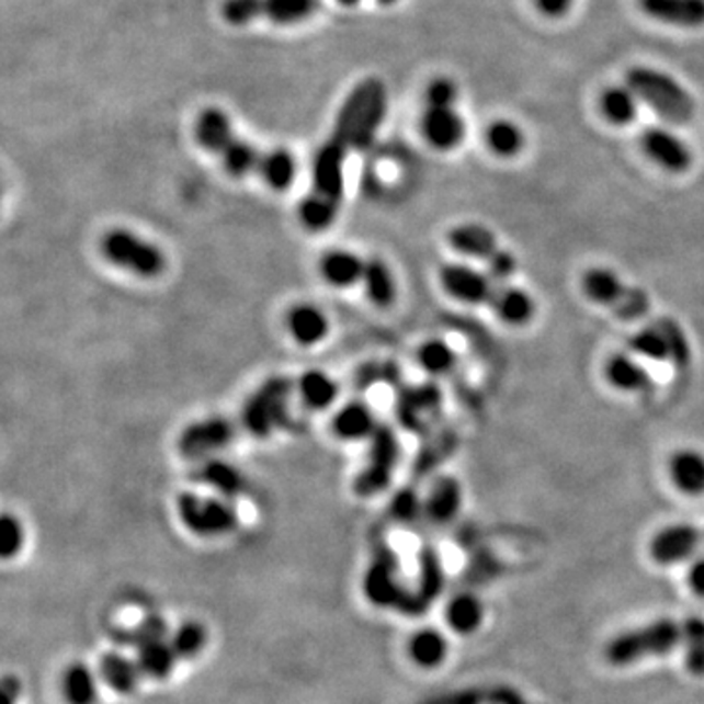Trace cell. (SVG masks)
Instances as JSON below:
<instances>
[{"instance_id":"obj_1","label":"cell","mask_w":704,"mask_h":704,"mask_svg":"<svg viewBox=\"0 0 704 704\" xmlns=\"http://www.w3.org/2000/svg\"><path fill=\"white\" fill-rule=\"evenodd\" d=\"M626 84L640 102L668 124L685 126L695 117V100L691 92L668 72L638 65L626 71Z\"/></svg>"},{"instance_id":"obj_2","label":"cell","mask_w":704,"mask_h":704,"mask_svg":"<svg viewBox=\"0 0 704 704\" xmlns=\"http://www.w3.org/2000/svg\"><path fill=\"white\" fill-rule=\"evenodd\" d=\"M681 641L683 628L669 618H659L648 626L618 634L606 644L605 658L611 666L624 668L650 656H663L678 648Z\"/></svg>"},{"instance_id":"obj_3","label":"cell","mask_w":704,"mask_h":704,"mask_svg":"<svg viewBox=\"0 0 704 704\" xmlns=\"http://www.w3.org/2000/svg\"><path fill=\"white\" fill-rule=\"evenodd\" d=\"M294 391L292 379L274 376L247 399L243 407V427L257 439H266L274 431L289 423V396Z\"/></svg>"},{"instance_id":"obj_4","label":"cell","mask_w":704,"mask_h":704,"mask_svg":"<svg viewBox=\"0 0 704 704\" xmlns=\"http://www.w3.org/2000/svg\"><path fill=\"white\" fill-rule=\"evenodd\" d=\"M100 251L117 269H124L141 279H157L167 269V257L159 247L122 227L110 229L102 237Z\"/></svg>"},{"instance_id":"obj_5","label":"cell","mask_w":704,"mask_h":704,"mask_svg":"<svg viewBox=\"0 0 704 704\" xmlns=\"http://www.w3.org/2000/svg\"><path fill=\"white\" fill-rule=\"evenodd\" d=\"M364 468L354 478V493L359 497H374L389 488L401 458V444L398 434L386 423H379L374 431Z\"/></svg>"},{"instance_id":"obj_6","label":"cell","mask_w":704,"mask_h":704,"mask_svg":"<svg viewBox=\"0 0 704 704\" xmlns=\"http://www.w3.org/2000/svg\"><path fill=\"white\" fill-rule=\"evenodd\" d=\"M181 523L190 533L204 538H216L234 533L239 526V513L229 499L202 497L194 491H184L177 499Z\"/></svg>"},{"instance_id":"obj_7","label":"cell","mask_w":704,"mask_h":704,"mask_svg":"<svg viewBox=\"0 0 704 704\" xmlns=\"http://www.w3.org/2000/svg\"><path fill=\"white\" fill-rule=\"evenodd\" d=\"M319 9L321 0H226L222 16L234 26H245L254 20L298 24L311 19Z\"/></svg>"},{"instance_id":"obj_8","label":"cell","mask_w":704,"mask_h":704,"mask_svg":"<svg viewBox=\"0 0 704 704\" xmlns=\"http://www.w3.org/2000/svg\"><path fill=\"white\" fill-rule=\"evenodd\" d=\"M443 401V389L433 382L404 386L396 396V417L409 433H429L441 417Z\"/></svg>"},{"instance_id":"obj_9","label":"cell","mask_w":704,"mask_h":704,"mask_svg":"<svg viewBox=\"0 0 704 704\" xmlns=\"http://www.w3.org/2000/svg\"><path fill=\"white\" fill-rule=\"evenodd\" d=\"M398 556L386 544H379L374 550L371 568L364 576V593L372 603L382 609L396 606L404 611L409 593L398 579Z\"/></svg>"},{"instance_id":"obj_10","label":"cell","mask_w":704,"mask_h":704,"mask_svg":"<svg viewBox=\"0 0 704 704\" xmlns=\"http://www.w3.org/2000/svg\"><path fill=\"white\" fill-rule=\"evenodd\" d=\"M351 151L349 145L337 137H329L327 144L317 151L314 161V194L326 200L333 208L341 209L344 196V161Z\"/></svg>"},{"instance_id":"obj_11","label":"cell","mask_w":704,"mask_h":704,"mask_svg":"<svg viewBox=\"0 0 704 704\" xmlns=\"http://www.w3.org/2000/svg\"><path fill=\"white\" fill-rule=\"evenodd\" d=\"M235 441V424L226 417H208L189 424L179 436V452L189 461H208Z\"/></svg>"},{"instance_id":"obj_12","label":"cell","mask_w":704,"mask_h":704,"mask_svg":"<svg viewBox=\"0 0 704 704\" xmlns=\"http://www.w3.org/2000/svg\"><path fill=\"white\" fill-rule=\"evenodd\" d=\"M439 281L451 298L468 306L489 304L496 292V284L488 272L478 271L462 262H448L439 272Z\"/></svg>"},{"instance_id":"obj_13","label":"cell","mask_w":704,"mask_h":704,"mask_svg":"<svg viewBox=\"0 0 704 704\" xmlns=\"http://www.w3.org/2000/svg\"><path fill=\"white\" fill-rule=\"evenodd\" d=\"M640 147L651 163L668 172H685L693 164L691 147L668 127H648L640 136Z\"/></svg>"},{"instance_id":"obj_14","label":"cell","mask_w":704,"mask_h":704,"mask_svg":"<svg viewBox=\"0 0 704 704\" xmlns=\"http://www.w3.org/2000/svg\"><path fill=\"white\" fill-rule=\"evenodd\" d=\"M421 134L436 151H452L464 141L466 124L456 106H424Z\"/></svg>"},{"instance_id":"obj_15","label":"cell","mask_w":704,"mask_h":704,"mask_svg":"<svg viewBox=\"0 0 704 704\" xmlns=\"http://www.w3.org/2000/svg\"><path fill=\"white\" fill-rule=\"evenodd\" d=\"M704 534L693 524H669L650 542V554L661 566H673L695 554Z\"/></svg>"},{"instance_id":"obj_16","label":"cell","mask_w":704,"mask_h":704,"mask_svg":"<svg viewBox=\"0 0 704 704\" xmlns=\"http://www.w3.org/2000/svg\"><path fill=\"white\" fill-rule=\"evenodd\" d=\"M644 16L675 27H703L704 0H636Z\"/></svg>"},{"instance_id":"obj_17","label":"cell","mask_w":704,"mask_h":704,"mask_svg":"<svg viewBox=\"0 0 704 704\" xmlns=\"http://www.w3.org/2000/svg\"><path fill=\"white\" fill-rule=\"evenodd\" d=\"M489 306L493 307L499 321L511 327L531 323L534 314H536V302L533 296L526 289L511 286V284L497 286Z\"/></svg>"},{"instance_id":"obj_18","label":"cell","mask_w":704,"mask_h":704,"mask_svg":"<svg viewBox=\"0 0 704 704\" xmlns=\"http://www.w3.org/2000/svg\"><path fill=\"white\" fill-rule=\"evenodd\" d=\"M671 484L685 496H704V454L695 448H679L669 456Z\"/></svg>"},{"instance_id":"obj_19","label":"cell","mask_w":704,"mask_h":704,"mask_svg":"<svg viewBox=\"0 0 704 704\" xmlns=\"http://www.w3.org/2000/svg\"><path fill=\"white\" fill-rule=\"evenodd\" d=\"M419 571H421L419 586H417L416 591H411V614L427 613V609L433 603L434 597L443 591V566H441L439 554L431 546H424L421 554H419Z\"/></svg>"},{"instance_id":"obj_20","label":"cell","mask_w":704,"mask_h":704,"mask_svg":"<svg viewBox=\"0 0 704 704\" xmlns=\"http://www.w3.org/2000/svg\"><path fill=\"white\" fill-rule=\"evenodd\" d=\"M446 239L456 253L476 261H488L499 249L496 234L481 224H461L452 227Z\"/></svg>"},{"instance_id":"obj_21","label":"cell","mask_w":704,"mask_h":704,"mask_svg":"<svg viewBox=\"0 0 704 704\" xmlns=\"http://www.w3.org/2000/svg\"><path fill=\"white\" fill-rule=\"evenodd\" d=\"M100 679L117 695H134L144 678L136 658H127L120 651H109L100 659Z\"/></svg>"},{"instance_id":"obj_22","label":"cell","mask_w":704,"mask_h":704,"mask_svg":"<svg viewBox=\"0 0 704 704\" xmlns=\"http://www.w3.org/2000/svg\"><path fill=\"white\" fill-rule=\"evenodd\" d=\"M603 376L614 389L624 394H638L651 386L648 368L626 352H616L605 362Z\"/></svg>"},{"instance_id":"obj_23","label":"cell","mask_w":704,"mask_h":704,"mask_svg":"<svg viewBox=\"0 0 704 704\" xmlns=\"http://www.w3.org/2000/svg\"><path fill=\"white\" fill-rule=\"evenodd\" d=\"M461 509V481L452 476L436 479L424 499V516L433 524H448L458 516Z\"/></svg>"},{"instance_id":"obj_24","label":"cell","mask_w":704,"mask_h":704,"mask_svg":"<svg viewBox=\"0 0 704 704\" xmlns=\"http://www.w3.org/2000/svg\"><path fill=\"white\" fill-rule=\"evenodd\" d=\"M194 478L206 484L212 489H216L224 499H235L243 496L249 489V481L245 478L243 472L235 468L234 464L219 458H208L202 462Z\"/></svg>"},{"instance_id":"obj_25","label":"cell","mask_w":704,"mask_h":704,"mask_svg":"<svg viewBox=\"0 0 704 704\" xmlns=\"http://www.w3.org/2000/svg\"><path fill=\"white\" fill-rule=\"evenodd\" d=\"M581 288L586 292L587 298L591 299L597 306L614 309L616 304L623 299L624 294H626L628 284H624L623 279L613 269L595 266V269H589L583 274Z\"/></svg>"},{"instance_id":"obj_26","label":"cell","mask_w":704,"mask_h":704,"mask_svg":"<svg viewBox=\"0 0 704 704\" xmlns=\"http://www.w3.org/2000/svg\"><path fill=\"white\" fill-rule=\"evenodd\" d=\"M364 269L366 261L349 251H329L319 262V271L323 279L334 288H351L359 284L364 279Z\"/></svg>"},{"instance_id":"obj_27","label":"cell","mask_w":704,"mask_h":704,"mask_svg":"<svg viewBox=\"0 0 704 704\" xmlns=\"http://www.w3.org/2000/svg\"><path fill=\"white\" fill-rule=\"evenodd\" d=\"M288 329L299 344L314 347L329 334V319L319 307L299 304L289 309Z\"/></svg>"},{"instance_id":"obj_28","label":"cell","mask_w":704,"mask_h":704,"mask_svg":"<svg viewBox=\"0 0 704 704\" xmlns=\"http://www.w3.org/2000/svg\"><path fill=\"white\" fill-rule=\"evenodd\" d=\"M378 424L371 407L362 401H352L334 416L333 433L343 441H364L371 439Z\"/></svg>"},{"instance_id":"obj_29","label":"cell","mask_w":704,"mask_h":704,"mask_svg":"<svg viewBox=\"0 0 704 704\" xmlns=\"http://www.w3.org/2000/svg\"><path fill=\"white\" fill-rule=\"evenodd\" d=\"M136 661L145 679L164 681L171 678L179 656L172 648L171 638H164L139 646L136 650Z\"/></svg>"},{"instance_id":"obj_30","label":"cell","mask_w":704,"mask_h":704,"mask_svg":"<svg viewBox=\"0 0 704 704\" xmlns=\"http://www.w3.org/2000/svg\"><path fill=\"white\" fill-rule=\"evenodd\" d=\"M640 100L628 84H613L601 94L599 109L609 124L616 127L631 126L638 117Z\"/></svg>"},{"instance_id":"obj_31","label":"cell","mask_w":704,"mask_h":704,"mask_svg":"<svg viewBox=\"0 0 704 704\" xmlns=\"http://www.w3.org/2000/svg\"><path fill=\"white\" fill-rule=\"evenodd\" d=\"M194 134H196L200 147H204L208 154L214 155H219L224 145L235 136L231 120L224 110L219 109L202 110L198 120H196Z\"/></svg>"},{"instance_id":"obj_32","label":"cell","mask_w":704,"mask_h":704,"mask_svg":"<svg viewBox=\"0 0 704 704\" xmlns=\"http://www.w3.org/2000/svg\"><path fill=\"white\" fill-rule=\"evenodd\" d=\"M64 696L67 704H96L99 703V678L87 663H72L65 671L61 681Z\"/></svg>"},{"instance_id":"obj_33","label":"cell","mask_w":704,"mask_h":704,"mask_svg":"<svg viewBox=\"0 0 704 704\" xmlns=\"http://www.w3.org/2000/svg\"><path fill=\"white\" fill-rule=\"evenodd\" d=\"M362 284L366 289V296L371 298L374 306L389 307L396 302L398 284H396V279L389 271L388 264L382 259H368L366 261Z\"/></svg>"},{"instance_id":"obj_34","label":"cell","mask_w":704,"mask_h":704,"mask_svg":"<svg viewBox=\"0 0 704 704\" xmlns=\"http://www.w3.org/2000/svg\"><path fill=\"white\" fill-rule=\"evenodd\" d=\"M219 157H222L227 172L235 179H241L253 171H261L264 154H261L253 144H249L243 137L234 136L224 145Z\"/></svg>"},{"instance_id":"obj_35","label":"cell","mask_w":704,"mask_h":704,"mask_svg":"<svg viewBox=\"0 0 704 704\" xmlns=\"http://www.w3.org/2000/svg\"><path fill=\"white\" fill-rule=\"evenodd\" d=\"M486 145L489 151L501 159H513L526 145V137L519 124L511 120H493L486 129Z\"/></svg>"},{"instance_id":"obj_36","label":"cell","mask_w":704,"mask_h":704,"mask_svg":"<svg viewBox=\"0 0 704 704\" xmlns=\"http://www.w3.org/2000/svg\"><path fill=\"white\" fill-rule=\"evenodd\" d=\"M298 394L304 406L321 411L333 406L334 399L339 396V386L326 372L309 371L299 378Z\"/></svg>"},{"instance_id":"obj_37","label":"cell","mask_w":704,"mask_h":704,"mask_svg":"<svg viewBox=\"0 0 704 704\" xmlns=\"http://www.w3.org/2000/svg\"><path fill=\"white\" fill-rule=\"evenodd\" d=\"M296 172H298V163L294 155L286 149H272L269 154H264L259 174L272 190L284 192L296 181Z\"/></svg>"},{"instance_id":"obj_38","label":"cell","mask_w":704,"mask_h":704,"mask_svg":"<svg viewBox=\"0 0 704 704\" xmlns=\"http://www.w3.org/2000/svg\"><path fill=\"white\" fill-rule=\"evenodd\" d=\"M417 364L429 376L439 378V376H448L456 368L458 356L444 339H429L417 349Z\"/></svg>"},{"instance_id":"obj_39","label":"cell","mask_w":704,"mask_h":704,"mask_svg":"<svg viewBox=\"0 0 704 704\" xmlns=\"http://www.w3.org/2000/svg\"><path fill=\"white\" fill-rule=\"evenodd\" d=\"M409 654L417 666H421V668H439L446 659L448 644L439 631L424 628V631H419L409 641Z\"/></svg>"},{"instance_id":"obj_40","label":"cell","mask_w":704,"mask_h":704,"mask_svg":"<svg viewBox=\"0 0 704 704\" xmlns=\"http://www.w3.org/2000/svg\"><path fill=\"white\" fill-rule=\"evenodd\" d=\"M446 621L451 624L452 631L458 634L476 633L484 621V606L479 603L478 597L468 593L454 597L446 606Z\"/></svg>"},{"instance_id":"obj_41","label":"cell","mask_w":704,"mask_h":704,"mask_svg":"<svg viewBox=\"0 0 704 704\" xmlns=\"http://www.w3.org/2000/svg\"><path fill=\"white\" fill-rule=\"evenodd\" d=\"M171 644L179 659L198 658L200 654L208 646V631L204 624L196 623V621L182 623L171 634Z\"/></svg>"},{"instance_id":"obj_42","label":"cell","mask_w":704,"mask_h":704,"mask_svg":"<svg viewBox=\"0 0 704 704\" xmlns=\"http://www.w3.org/2000/svg\"><path fill=\"white\" fill-rule=\"evenodd\" d=\"M354 388L371 389L372 386L386 384V386H399L401 382V368L398 362L394 361H371L362 364L354 374Z\"/></svg>"},{"instance_id":"obj_43","label":"cell","mask_w":704,"mask_h":704,"mask_svg":"<svg viewBox=\"0 0 704 704\" xmlns=\"http://www.w3.org/2000/svg\"><path fill=\"white\" fill-rule=\"evenodd\" d=\"M681 628L685 644L686 669L696 678H704V621L699 616H691Z\"/></svg>"},{"instance_id":"obj_44","label":"cell","mask_w":704,"mask_h":704,"mask_svg":"<svg viewBox=\"0 0 704 704\" xmlns=\"http://www.w3.org/2000/svg\"><path fill=\"white\" fill-rule=\"evenodd\" d=\"M656 327L666 337V343L669 347V362L678 368H686L691 364L693 352H691V343L686 339L685 331L681 329L678 321L668 319V317L656 321Z\"/></svg>"},{"instance_id":"obj_45","label":"cell","mask_w":704,"mask_h":704,"mask_svg":"<svg viewBox=\"0 0 704 704\" xmlns=\"http://www.w3.org/2000/svg\"><path fill=\"white\" fill-rule=\"evenodd\" d=\"M631 351L636 352L641 359L654 362H669V347L666 337L658 327L651 326L641 329L631 337Z\"/></svg>"},{"instance_id":"obj_46","label":"cell","mask_w":704,"mask_h":704,"mask_svg":"<svg viewBox=\"0 0 704 704\" xmlns=\"http://www.w3.org/2000/svg\"><path fill=\"white\" fill-rule=\"evenodd\" d=\"M424 513V501L416 488L399 489L389 503V515L396 523L411 524Z\"/></svg>"},{"instance_id":"obj_47","label":"cell","mask_w":704,"mask_h":704,"mask_svg":"<svg viewBox=\"0 0 704 704\" xmlns=\"http://www.w3.org/2000/svg\"><path fill=\"white\" fill-rule=\"evenodd\" d=\"M127 644L132 646H144V644H149V641L155 640H164V638H171L169 634V624L164 621L163 616L159 614H149L145 616L141 623H137L129 633L124 634Z\"/></svg>"},{"instance_id":"obj_48","label":"cell","mask_w":704,"mask_h":704,"mask_svg":"<svg viewBox=\"0 0 704 704\" xmlns=\"http://www.w3.org/2000/svg\"><path fill=\"white\" fill-rule=\"evenodd\" d=\"M24 526L20 523L19 519L14 515L4 513L2 521H0V556L2 560H12L16 558L22 548H24Z\"/></svg>"},{"instance_id":"obj_49","label":"cell","mask_w":704,"mask_h":704,"mask_svg":"<svg viewBox=\"0 0 704 704\" xmlns=\"http://www.w3.org/2000/svg\"><path fill=\"white\" fill-rule=\"evenodd\" d=\"M650 296L646 289L628 286L623 299L614 307V316L621 317L623 321H638L650 314Z\"/></svg>"},{"instance_id":"obj_50","label":"cell","mask_w":704,"mask_h":704,"mask_svg":"<svg viewBox=\"0 0 704 704\" xmlns=\"http://www.w3.org/2000/svg\"><path fill=\"white\" fill-rule=\"evenodd\" d=\"M458 87L452 79H434L424 91V106H456Z\"/></svg>"},{"instance_id":"obj_51","label":"cell","mask_w":704,"mask_h":704,"mask_svg":"<svg viewBox=\"0 0 704 704\" xmlns=\"http://www.w3.org/2000/svg\"><path fill=\"white\" fill-rule=\"evenodd\" d=\"M488 272L489 279L493 281V284H499L503 286L507 282L511 281V276L516 272V259L515 254L507 249H497L496 253L491 254L488 259Z\"/></svg>"},{"instance_id":"obj_52","label":"cell","mask_w":704,"mask_h":704,"mask_svg":"<svg viewBox=\"0 0 704 704\" xmlns=\"http://www.w3.org/2000/svg\"><path fill=\"white\" fill-rule=\"evenodd\" d=\"M576 0H534V7L546 19H564Z\"/></svg>"},{"instance_id":"obj_53","label":"cell","mask_w":704,"mask_h":704,"mask_svg":"<svg viewBox=\"0 0 704 704\" xmlns=\"http://www.w3.org/2000/svg\"><path fill=\"white\" fill-rule=\"evenodd\" d=\"M20 695H22V685L19 678L4 675L0 683V704H19Z\"/></svg>"},{"instance_id":"obj_54","label":"cell","mask_w":704,"mask_h":704,"mask_svg":"<svg viewBox=\"0 0 704 704\" xmlns=\"http://www.w3.org/2000/svg\"><path fill=\"white\" fill-rule=\"evenodd\" d=\"M689 586L696 597L704 599V556L695 560V564L689 569Z\"/></svg>"},{"instance_id":"obj_55","label":"cell","mask_w":704,"mask_h":704,"mask_svg":"<svg viewBox=\"0 0 704 704\" xmlns=\"http://www.w3.org/2000/svg\"><path fill=\"white\" fill-rule=\"evenodd\" d=\"M339 4H343V7H354V4H359L361 0H337Z\"/></svg>"},{"instance_id":"obj_56","label":"cell","mask_w":704,"mask_h":704,"mask_svg":"<svg viewBox=\"0 0 704 704\" xmlns=\"http://www.w3.org/2000/svg\"><path fill=\"white\" fill-rule=\"evenodd\" d=\"M379 4H384V7H389V4H396L398 0H378Z\"/></svg>"}]
</instances>
